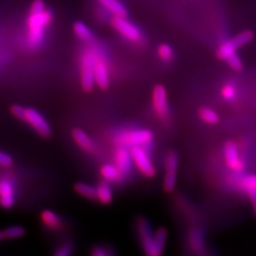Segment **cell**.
I'll list each match as a JSON object with an SVG mask.
<instances>
[{"label": "cell", "instance_id": "6da1fadb", "mask_svg": "<svg viewBox=\"0 0 256 256\" xmlns=\"http://www.w3.org/2000/svg\"><path fill=\"white\" fill-rule=\"evenodd\" d=\"M52 20V12L46 9L43 0H34L28 12L27 19L28 45L32 48H37L41 45L45 30Z\"/></svg>", "mask_w": 256, "mask_h": 256}, {"label": "cell", "instance_id": "7a4b0ae2", "mask_svg": "<svg viewBox=\"0 0 256 256\" xmlns=\"http://www.w3.org/2000/svg\"><path fill=\"white\" fill-rule=\"evenodd\" d=\"M10 110L16 118L26 122L41 137L48 138L52 135V128L38 110L32 108H23L18 104L12 106Z\"/></svg>", "mask_w": 256, "mask_h": 256}, {"label": "cell", "instance_id": "3957f363", "mask_svg": "<svg viewBox=\"0 0 256 256\" xmlns=\"http://www.w3.org/2000/svg\"><path fill=\"white\" fill-rule=\"evenodd\" d=\"M153 138V132L148 129H126L116 134L113 142L117 146L130 149L136 146L147 148L152 144Z\"/></svg>", "mask_w": 256, "mask_h": 256}, {"label": "cell", "instance_id": "277c9868", "mask_svg": "<svg viewBox=\"0 0 256 256\" xmlns=\"http://www.w3.org/2000/svg\"><path fill=\"white\" fill-rule=\"evenodd\" d=\"M99 54L94 48L86 50L81 58V84L82 90L92 92L95 84V64Z\"/></svg>", "mask_w": 256, "mask_h": 256}, {"label": "cell", "instance_id": "5b68a950", "mask_svg": "<svg viewBox=\"0 0 256 256\" xmlns=\"http://www.w3.org/2000/svg\"><path fill=\"white\" fill-rule=\"evenodd\" d=\"M138 236L144 254L146 256H160L156 247L155 232L150 222L146 218H138L137 220Z\"/></svg>", "mask_w": 256, "mask_h": 256}, {"label": "cell", "instance_id": "8992f818", "mask_svg": "<svg viewBox=\"0 0 256 256\" xmlns=\"http://www.w3.org/2000/svg\"><path fill=\"white\" fill-rule=\"evenodd\" d=\"M252 38L254 34L250 30H244L238 34L236 36L228 39L220 45L216 52L218 57L223 61H226L230 56L236 54L238 50L242 46H246L252 40Z\"/></svg>", "mask_w": 256, "mask_h": 256}, {"label": "cell", "instance_id": "52a82bcc", "mask_svg": "<svg viewBox=\"0 0 256 256\" xmlns=\"http://www.w3.org/2000/svg\"><path fill=\"white\" fill-rule=\"evenodd\" d=\"M223 156L225 164L230 172L234 174H243L246 171V162L243 160L239 147L236 142L229 140L223 148Z\"/></svg>", "mask_w": 256, "mask_h": 256}, {"label": "cell", "instance_id": "ba28073f", "mask_svg": "<svg viewBox=\"0 0 256 256\" xmlns=\"http://www.w3.org/2000/svg\"><path fill=\"white\" fill-rule=\"evenodd\" d=\"M130 151L133 158V164L137 167L140 173L149 178H154L156 168L148 154L147 148L142 146L133 147L130 149Z\"/></svg>", "mask_w": 256, "mask_h": 256}, {"label": "cell", "instance_id": "9c48e42d", "mask_svg": "<svg viewBox=\"0 0 256 256\" xmlns=\"http://www.w3.org/2000/svg\"><path fill=\"white\" fill-rule=\"evenodd\" d=\"M178 168V156L176 152H169L165 158L164 189L166 192H172L176 188Z\"/></svg>", "mask_w": 256, "mask_h": 256}, {"label": "cell", "instance_id": "30bf717a", "mask_svg": "<svg viewBox=\"0 0 256 256\" xmlns=\"http://www.w3.org/2000/svg\"><path fill=\"white\" fill-rule=\"evenodd\" d=\"M111 25L119 34L132 42H138L142 38L140 30L134 24L129 22L126 18L113 16Z\"/></svg>", "mask_w": 256, "mask_h": 256}, {"label": "cell", "instance_id": "8fae6325", "mask_svg": "<svg viewBox=\"0 0 256 256\" xmlns=\"http://www.w3.org/2000/svg\"><path fill=\"white\" fill-rule=\"evenodd\" d=\"M152 106L156 115L160 119H167L169 115V106L167 102V92L164 86L156 84L152 92Z\"/></svg>", "mask_w": 256, "mask_h": 256}, {"label": "cell", "instance_id": "7c38bea8", "mask_svg": "<svg viewBox=\"0 0 256 256\" xmlns=\"http://www.w3.org/2000/svg\"><path fill=\"white\" fill-rule=\"evenodd\" d=\"M114 164L119 168L124 178H126L130 173L132 165L134 164L129 148L117 146L114 152Z\"/></svg>", "mask_w": 256, "mask_h": 256}, {"label": "cell", "instance_id": "4fadbf2b", "mask_svg": "<svg viewBox=\"0 0 256 256\" xmlns=\"http://www.w3.org/2000/svg\"><path fill=\"white\" fill-rule=\"evenodd\" d=\"M230 182V185L238 191L247 194L248 192L256 189V174L232 173Z\"/></svg>", "mask_w": 256, "mask_h": 256}, {"label": "cell", "instance_id": "5bb4252c", "mask_svg": "<svg viewBox=\"0 0 256 256\" xmlns=\"http://www.w3.org/2000/svg\"><path fill=\"white\" fill-rule=\"evenodd\" d=\"M14 186L9 176H2L0 182V202L3 208L10 209L14 204Z\"/></svg>", "mask_w": 256, "mask_h": 256}, {"label": "cell", "instance_id": "9a60e30c", "mask_svg": "<svg viewBox=\"0 0 256 256\" xmlns=\"http://www.w3.org/2000/svg\"><path fill=\"white\" fill-rule=\"evenodd\" d=\"M95 84L101 90H106L110 86L108 66L101 56H98L95 64Z\"/></svg>", "mask_w": 256, "mask_h": 256}, {"label": "cell", "instance_id": "2e32d148", "mask_svg": "<svg viewBox=\"0 0 256 256\" xmlns=\"http://www.w3.org/2000/svg\"><path fill=\"white\" fill-rule=\"evenodd\" d=\"M72 135L75 144L82 150L88 153H93L95 151V144L84 130L80 128H74Z\"/></svg>", "mask_w": 256, "mask_h": 256}, {"label": "cell", "instance_id": "e0dca14e", "mask_svg": "<svg viewBox=\"0 0 256 256\" xmlns=\"http://www.w3.org/2000/svg\"><path fill=\"white\" fill-rule=\"evenodd\" d=\"M100 174L102 178L108 182H119L122 178H124L119 168L116 165L111 164L102 165L100 169Z\"/></svg>", "mask_w": 256, "mask_h": 256}, {"label": "cell", "instance_id": "ac0fdd59", "mask_svg": "<svg viewBox=\"0 0 256 256\" xmlns=\"http://www.w3.org/2000/svg\"><path fill=\"white\" fill-rule=\"evenodd\" d=\"M102 7H104L114 16H128V10L119 0H97Z\"/></svg>", "mask_w": 256, "mask_h": 256}, {"label": "cell", "instance_id": "d6986e66", "mask_svg": "<svg viewBox=\"0 0 256 256\" xmlns=\"http://www.w3.org/2000/svg\"><path fill=\"white\" fill-rule=\"evenodd\" d=\"M40 218L43 224L48 229L58 230L62 225V221L60 220L59 216L54 210H43L40 214Z\"/></svg>", "mask_w": 256, "mask_h": 256}, {"label": "cell", "instance_id": "ffe728a7", "mask_svg": "<svg viewBox=\"0 0 256 256\" xmlns=\"http://www.w3.org/2000/svg\"><path fill=\"white\" fill-rule=\"evenodd\" d=\"M97 200L104 205H108L112 202L113 191L108 182H102L97 186Z\"/></svg>", "mask_w": 256, "mask_h": 256}, {"label": "cell", "instance_id": "44dd1931", "mask_svg": "<svg viewBox=\"0 0 256 256\" xmlns=\"http://www.w3.org/2000/svg\"><path fill=\"white\" fill-rule=\"evenodd\" d=\"M189 244L194 252H200L204 248V236L200 229H192L189 236Z\"/></svg>", "mask_w": 256, "mask_h": 256}, {"label": "cell", "instance_id": "7402d4cb", "mask_svg": "<svg viewBox=\"0 0 256 256\" xmlns=\"http://www.w3.org/2000/svg\"><path fill=\"white\" fill-rule=\"evenodd\" d=\"M74 190L78 194L88 200H97V187L84 182H78L75 184Z\"/></svg>", "mask_w": 256, "mask_h": 256}, {"label": "cell", "instance_id": "603a6c76", "mask_svg": "<svg viewBox=\"0 0 256 256\" xmlns=\"http://www.w3.org/2000/svg\"><path fill=\"white\" fill-rule=\"evenodd\" d=\"M74 34L84 42L92 43L94 41V36L92 30L82 22H75L74 25Z\"/></svg>", "mask_w": 256, "mask_h": 256}, {"label": "cell", "instance_id": "cb8c5ba5", "mask_svg": "<svg viewBox=\"0 0 256 256\" xmlns=\"http://www.w3.org/2000/svg\"><path fill=\"white\" fill-rule=\"evenodd\" d=\"M198 115H200V118L208 124H212V126L220 122L218 114L210 108L203 106L198 110Z\"/></svg>", "mask_w": 256, "mask_h": 256}, {"label": "cell", "instance_id": "d4e9b609", "mask_svg": "<svg viewBox=\"0 0 256 256\" xmlns=\"http://www.w3.org/2000/svg\"><path fill=\"white\" fill-rule=\"evenodd\" d=\"M155 236L156 250H158V254H160V256H162L164 252L165 246H166L168 232L165 228H158L155 230Z\"/></svg>", "mask_w": 256, "mask_h": 256}, {"label": "cell", "instance_id": "484cf974", "mask_svg": "<svg viewBox=\"0 0 256 256\" xmlns=\"http://www.w3.org/2000/svg\"><path fill=\"white\" fill-rule=\"evenodd\" d=\"M221 96L226 101H234L238 97V88L234 82H226L221 88Z\"/></svg>", "mask_w": 256, "mask_h": 256}, {"label": "cell", "instance_id": "4316f807", "mask_svg": "<svg viewBox=\"0 0 256 256\" xmlns=\"http://www.w3.org/2000/svg\"><path fill=\"white\" fill-rule=\"evenodd\" d=\"M25 234V229L20 226H12L1 232V239H18Z\"/></svg>", "mask_w": 256, "mask_h": 256}, {"label": "cell", "instance_id": "83f0119b", "mask_svg": "<svg viewBox=\"0 0 256 256\" xmlns=\"http://www.w3.org/2000/svg\"><path fill=\"white\" fill-rule=\"evenodd\" d=\"M158 54L162 61L169 62L173 59L174 52H173V48L168 44H162L158 48Z\"/></svg>", "mask_w": 256, "mask_h": 256}, {"label": "cell", "instance_id": "f1b7e54d", "mask_svg": "<svg viewBox=\"0 0 256 256\" xmlns=\"http://www.w3.org/2000/svg\"><path fill=\"white\" fill-rule=\"evenodd\" d=\"M225 62L229 64L230 68L234 72H241L243 70V62L238 54L230 56Z\"/></svg>", "mask_w": 256, "mask_h": 256}, {"label": "cell", "instance_id": "f546056e", "mask_svg": "<svg viewBox=\"0 0 256 256\" xmlns=\"http://www.w3.org/2000/svg\"><path fill=\"white\" fill-rule=\"evenodd\" d=\"M72 245L68 242L62 244L56 250L54 256H72Z\"/></svg>", "mask_w": 256, "mask_h": 256}, {"label": "cell", "instance_id": "4dcf8cb0", "mask_svg": "<svg viewBox=\"0 0 256 256\" xmlns=\"http://www.w3.org/2000/svg\"><path fill=\"white\" fill-rule=\"evenodd\" d=\"M0 165L3 168H9L12 165V156L5 153V152H1L0 153Z\"/></svg>", "mask_w": 256, "mask_h": 256}, {"label": "cell", "instance_id": "1f68e13d", "mask_svg": "<svg viewBox=\"0 0 256 256\" xmlns=\"http://www.w3.org/2000/svg\"><path fill=\"white\" fill-rule=\"evenodd\" d=\"M246 194H247L248 198V200L250 202L252 210H254V212L256 216V189H254V190L248 192Z\"/></svg>", "mask_w": 256, "mask_h": 256}, {"label": "cell", "instance_id": "d6a6232c", "mask_svg": "<svg viewBox=\"0 0 256 256\" xmlns=\"http://www.w3.org/2000/svg\"><path fill=\"white\" fill-rule=\"evenodd\" d=\"M92 256H112L104 248L96 247L92 250Z\"/></svg>", "mask_w": 256, "mask_h": 256}]
</instances>
